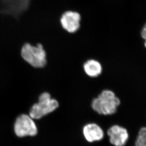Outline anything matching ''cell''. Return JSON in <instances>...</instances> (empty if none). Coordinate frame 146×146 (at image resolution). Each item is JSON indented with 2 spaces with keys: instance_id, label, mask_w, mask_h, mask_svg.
<instances>
[{
  "instance_id": "obj_1",
  "label": "cell",
  "mask_w": 146,
  "mask_h": 146,
  "mask_svg": "<svg viewBox=\"0 0 146 146\" xmlns=\"http://www.w3.org/2000/svg\"><path fill=\"white\" fill-rule=\"evenodd\" d=\"M20 55L24 62L34 68H43L47 65V52L41 43L38 42L35 45L24 43L21 48Z\"/></svg>"
},
{
  "instance_id": "obj_2",
  "label": "cell",
  "mask_w": 146,
  "mask_h": 146,
  "mask_svg": "<svg viewBox=\"0 0 146 146\" xmlns=\"http://www.w3.org/2000/svg\"><path fill=\"white\" fill-rule=\"evenodd\" d=\"M121 103L120 100L114 92L110 90H104L91 102L92 108L101 115H112L117 111Z\"/></svg>"
},
{
  "instance_id": "obj_3",
  "label": "cell",
  "mask_w": 146,
  "mask_h": 146,
  "mask_svg": "<svg viewBox=\"0 0 146 146\" xmlns=\"http://www.w3.org/2000/svg\"><path fill=\"white\" fill-rule=\"evenodd\" d=\"M59 106V102L56 98L52 97L50 93L48 92H43L38 96L36 102L31 106L29 115L33 119H40L54 112Z\"/></svg>"
},
{
  "instance_id": "obj_4",
  "label": "cell",
  "mask_w": 146,
  "mask_h": 146,
  "mask_svg": "<svg viewBox=\"0 0 146 146\" xmlns=\"http://www.w3.org/2000/svg\"><path fill=\"white\" fill-rule=\"evenodd\" d=\"M14 131L16 135L19 137L33 136L38 133V129L34 120L26 114H21L16 118L14 122Z\"/></svg>"
},
{
  "instance_id": "obj_5",
  "label": "cell",
  "mask_w": 146,
  "mask_h": 146,
  "mask_svg": "<svg viewBox=\"0 0 146 146\" xmlns=\"http://www.w3.org/2000/svg\"><path fill=\"white\" fill-rule=\"evenodd\" d=\"M81 16L76 11H67L61 17L60 22L62 28L69 34L78 31L81 27Z\"/></svg>"
},
{
  "instance_id": "obj_6",
  "label": "cell",
  "mask_w": 146,
  "mask_h": 146,
  "mask_svg": "<svg viewBox=\"0 0 146 146\" xmlns=\"http://www.w3.org/2000/svg\"><path fill=\"white\" fill-rule=\"evenodd\" d=\"M29 0H0V13L16 17L28 5Z\"/></svg>"
},
{
  "instance_id": "obj_7",
  "label": "cell",
  "mask_w": 146,
  "mask_h": 146,
  "mask_svg": "<svg viewBox=\"0 0 146 146\" xmlns=\"http://www.w3.org/2000/svg\"><path fill=\"white\" fill-rule=\"evenodd\" d=\"M108 135L110 142L115 146H124L128 141L129 135L125 128L115 125L109 129Z\"/></svg>"
},
{
  "instance_id": "obj_8",
  "label": "cell",
  "mask_w": 146,
  "mask_h": 146,
  "mask_svg": "<svg viewBox=\"0 0 146 146\" xmlns=\"http://www.w3.org/2000/svg\"><path fill=\"white\" fill-rule=\"evenodd\" d=\"M83 133L86 139L90 142L101 141L104 137L103 129L94 123L85 125L83 129Z\"/></svg>"
},
{
  "instance_id": "obj_9",
  "label": "cell",
  "mask_w": 146,
  "mask_h": 146,
  "mask_svg": "<svg viewBox=\"0 0 146 146\" xmlns=\"http://www.w3.org/2000/svg\"><path fill=\"white\" fill-rule=\"evenodd\" d=\"M83 71L89 77H98L103 72V66L98 61L94 59H89L84 62L82 66Z\"/></svg>"
},
{
  "instance_id": "obj_10",
  "label": "cell",
  "mask_w": 146,
  "mask_h": 146,
  "mask_svg": "<svg viewBox=\"0 0 146 146\" xmlns=\"http://www.w3.org/2000/svg\"><path fill=\"white\" fill-rule=\"evenodd\" d=\"M135 146H146V127H142L139 131Z\"/></svg>"
},
{
  "instance_id": "obj_11",
  "label": "cell",
  "mask_w": 146,
  "mask_h": 146,
  "mask_svg": "<svg viewBox=\"0 0 146 146\" xmlns=\"http://www.w3.org/2000/svg\"><path fill=\"white\" fill-rule=\"evenodd\" d=\"M141 35L142 36V38L145 40L144 45H145V46L146 48V23L145 25L144 26V27H143V28L141 30Z\"/></svg>"
}]
</instances>
